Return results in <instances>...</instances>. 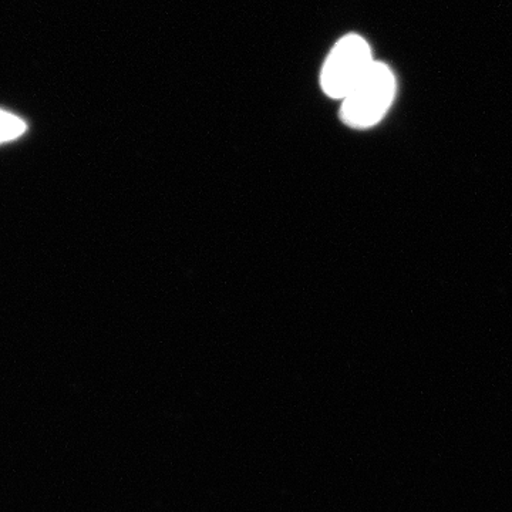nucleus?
<instances>
[{
    "instance_id": "nucleus-1",
    "label": "nucleus",
    "mask_w": 512,
    "mask_h": 512,
    "mask_svg": "<svg viewBox=\"0 0 512 512\" xmlns=\"http://www.w3.org/2000/svg\"><path fill=\"white\" fill-rule=\"evenodd\" d=\"M396 77L389 66L375 62L366 76L342 100L340 119L346 126L365 130L379 124L396 99Z\"/></svg>"
},
{
    "instance_id": "nucleus-2",
    "label": "nucleus",
    "mask_w": 512,
    "mask_h": 512,
    "mask_svg": "<svg viewBox=\"0 0 512 512\" xmlns=\"http://www.w3.org/2000/svg\"><path fill=\"white\" fill-rule=\"evenodd\" d=\"M375 62L366 39L353 33L342 37L323 63L320 73L323 93L330 99L342 101L372 69Z\"/></svg>"
},
{
    "instance_id": "nucleus-3",
    "label": "nucleus",
    "mask_w": 512,
    "mask_h": 512,
    "mask_svg": "<svg viewBox=\"0 0 512 512\" xmlns=\"http://www.w3.org/2000/svg\"><path fill=\"white\" fill-rule=\"evenodd\" d=\"M26 123L15 114L0 109V144L10 143L25 134Z\"/></svg>"
}]
</instances>
